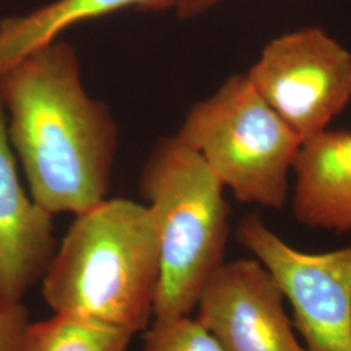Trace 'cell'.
<instances>
[{
	"instance_id": "4",
	"label": "cell",
	"mask_w": 351,
	"mask_h": 351,
	"mask_svg": "<svg viewBox=\"0 0 351 351\" xmlns=\"http://www.w3.org/2000/svg\"><path fill=\"white\" fill-rule=\"evenodd\" d=\"M176 136L201 155L237 201L272 210L285 206L289 172L303 142L246 73L230 75L197 101Z\"/></svg>"
},
{
	"instance_id": "13",
	"label": "cell",
	"mask_w": 351,
	"mask_h": 351,
	"mask_svg": "<svg viewBox=\"0 0 351 351\" xmlns=\"http://www.w3.org/2000/svg\"><path fill=\"white\" fill-rule=\"evenodd\" d=\"M29 313L19 303H0V351H21Z\"/></svg>"
},
{
	"instance_id": "7",
	"label": "cell",
	"mask_w": 351,
	"mask_h": 351,
	"mask_svg": "<svg viewBox=\"0 0 351 351\" xmlns=\"http://www.w3.org/2000/svg\"><path fill=\"white\" fill-rule=\"evenodd\" d=\"M285 300L258 259L224 262L202 290L197 320L224 351H304Z\"/></svg>"
},
{
	"instance_id": "10",
	"label": "cell",
	"mask_w": 351,
	"mask_h": 351,
	"mask_svg": "<svg viewBox=\"0 0 351 351\" xmlns=\"http://www.w3.org/2000/svg\"><path fill=\"white\" fill-rule=\"evenodd\" d=\"M178 0H56L25 16L0 21V73L38 47L56 40L68 27L123 8L164 11Z\"/></svg>"
},
{
	"instance_id": "6",
	"label": "cell",
	"mask_w": 351,
	"mask_h": 351,
	"mask_svg": "<svg viewBox=\"0 0 351 351\" xmlns=\"http://www.w3.org/2000/svg\"><path fill=\"white\" fill-rule=\"evenodd\" d=\"M236 239L276 277L304 351H351V246L297 250L255 213L241 219Z\"/></svg>"
},
{
	"instance_id": "12",
	"label": "cell",
	"mask_w": 351,
	"mask_h": 351,
	"mask_svg": "<svg viewBox=\"0 0 351 351\" xmlns=\"http://www.w3.org/2000/svg\"><path fill=\"white\" fill-rule=\"evenodd\" d=\"M145 330L142 351H224L213 335L189 315L155 319Z\"/></svg>"
},
{
	"instance_id": "8",
	"label": "cell",
	"mask_w": 351,
	"mask_h": 351,
	"mask_svg": "<svg viewBox=\"0 0 351 351\" xmlns=\"http://www.w3.org/2000/svg\"><path fill=\"white\" fill-rule=\"evenodd\" d=\"M56 252L52 215L19 181L0 98V303H19Z\"/></svg>"
},
{
	"instance_id": "1",
	"label": "cell",
	"mask_w": 351,
	"mask_h": 351,
	"mask_svg": "<svg viewBox=\"0 0 351 351\" xmlns=\"http://www.w3.org/2000/svg\"><path fill=\"white\" fill-rule=\"evenodd\" d=\"M0 98L33 201L52 216H77L107 199L119 130L85 90L69 43L52 40L3 71Z\"/></svg>"
},
{
	"instance_id": "9",
	"label": "cell",
	"mask_w": 351,
	"mask_h": 351,
	"mask_svg": "<svg viewBox=\"0 0 351 351\" xmlns=\"http://www.w3.org/2000/svg\"><path fill=\"white\" fill-rule=\"evenodd\" d=\"M293 172L295 220L311 229L350 233V130L326 129L303 142Z\"/></svg>"
},
{
	"instance_id": "11",
	"label": "cell",
	"mask_w": 351,
	"mask_h": 351,
	"mask_svg": "<svg viewBox=\"0 0 351 351\" xmlns=\"http://www.w3.org/2000/svg\"><path fill=\"white\" fill-rule=\"evenodd\" d=\"M134 333L84 315L56 313L29 323L21 351H128Z\"/></svg>"
},
{
	"instance_id": "2",
	"label": "cell",
	"mask_w": 351,
	"mask_h": 351,
	"mask_svg": "<svg viewBox=\"0 0 351 351\" xmlns=\"http://www.w3.org/2000/svg\"><path fill=\"white\" fill-rule=\"evenodd\" d=\"M159 249L146 206L114 198L77 215L43 276L55 313L84 315L137 333L150 326Z\"/></svg>"
},
{
	"instance_id": "14",
	"label": "cell",
	"mask_w": 351,
	"mask_h": 351,
	"mask_svg": "<svg viewBox=\"0 0 351 351\" xmlns=\"http://www.w3.org/2000/svg\"><path fill=\"white\" fill-rule=\"evenodd\" d=\"M220 1L221 0H178L175 8L180 19L189 20L208 12Z\"/></svg>"
},
{
	"instance_id": "3",
	"label": "cell",
	"mask_w": 351,
	"mask_h": 351,
	"mask_svg": "<svg viewBox=\"0 0 351 351\" xmlns=\"http://www.w3.org/2000/svg\"><path fill=\"white\" fill-rule=\"evenodd\" d=\"M138 188L159 249L154 316H185L224 263L230 232L224 185L199 154L173 136L152 149Z\"/></svg>"
},
{
	"instance_id": "5",
	"label": "cell",
	"mask_w": 351,
	"mask_h": 351,
	"mask_svg": "<svg viewBox=\"0 0 351 351\" xmlns=\"http://www.w3.org/2000/svg\"><path fill=\"white\" fill-rule=\"evenodd\" d=\"M246 75L302 142L328 129L351 101V53L317 26L268 42Z\"/></svg>"
}]
</instances>
